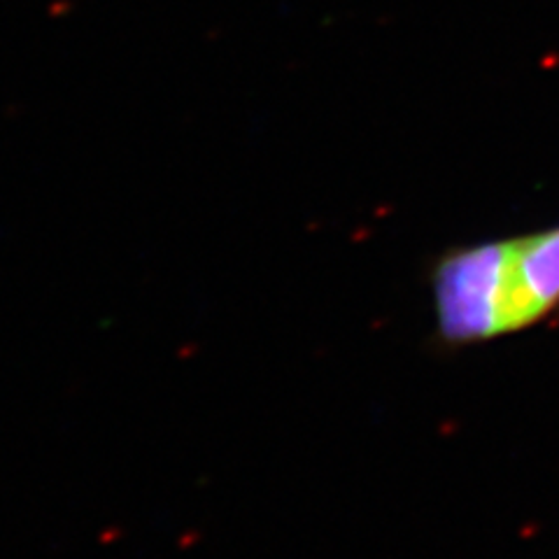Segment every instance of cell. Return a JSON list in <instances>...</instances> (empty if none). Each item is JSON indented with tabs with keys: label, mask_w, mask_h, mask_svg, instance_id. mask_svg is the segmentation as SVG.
I'll use <instances>...</instances> for the list:
<instances>
[{
	"label": "cell",
	"mask_w": 559,
	"mask_h": 559,
	"mask_svg": "<svg viewBox=\"0 0 559 559\" xmlns=\"http://www.w3.org/2000/svg\"><path fill=\"white\" fill-rule=\"evenodd\" d=\"M438 335L471 345L510 335L559 308V224L454 247L431 270Z\"/></svg>",
	"instance_id": "6da1fadb"
}]
</instances>
